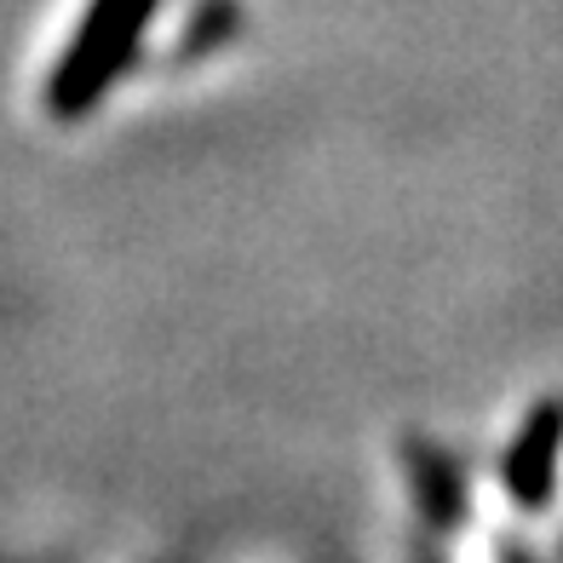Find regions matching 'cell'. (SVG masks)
Returning a JSON list of instances; mask_svg holds the SVG:
<instances>
[{
    "label": "cell",
    "instance_id": "6da1fadb",
    "mask_svg": "<svg viewBox=\"0 0 563 563\" xmlns=\"http://www.w3.org/2000/svg\"><path fill=\"white\" fill-rule=\"evenodd\" d=\"M150 12H156V0H98V7L87 12V23H81V35H75L69 53L58 58L53 81H46L53 115L75 121L104 98V87L133 64L139 41L150 30Z\"/></svg>",
    "mask_w": 563,
    "mask_h": 563
},
{
    "label": "cell",
    "instance_id": "7a4b0ae2",
    "mask_svg": "<svg viewBox=\"0 0 563 563\" xmlns=\"http://www.w3.org/2000/svg\"><path fill=\"white\" fill-rule=\"evenodd\" d=\"M558 460H563V426L558 415H534L523 426V438L506 454V495L518 506H534L552 483H558Z\"/></svg>",
    "mask_w": 563,
    "mask_h": 563
},
{
    "label": "cell",
    "instance_id": "3957f363",
    "mask_svg": "<svg viewBox=\"0 0 563 563\" xmlns=\"http://www.w3.org/2000/svg\"><path fill=\"white\" fill-rule=\"evenodd\" d=\"M460 563H495V547L483 541V534H466V541H460Z\"/></svg>",
    "mask_w": 563,
    "mask_h": 563
}]
</instances>
